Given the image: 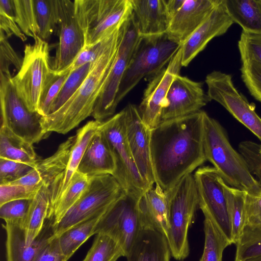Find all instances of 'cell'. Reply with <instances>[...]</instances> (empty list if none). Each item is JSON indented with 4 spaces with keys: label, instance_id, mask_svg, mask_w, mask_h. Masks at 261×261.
<instances>
[{
    "label": "cell",
    "instance_id": "cell-10",
    "mask_svg": "<svg viewBox=\"0 0 261 261\" xmlns=\"http://www.w3.org/2000/svg\"><path fill=\"white\" fill-rule=\"evenodd\" d=\"M12 76H0L1 126L33 145L45 138L42 116L30 111L17 94L10 82Z\"/></svg>",
    "mask_w": 261,
    "mask_h": 261
},
{
    "label": "cell",
    "instance_id": "cell-53",
    "mask_svg": "<svg viewBox=\"0 0 261 261\" xmlns=\"http://www.w3.org/2000/svg\"><path fill=\"white\" fill-rule=\"evenodd\" d=\"M258 153H259V159H260V168H261V145L260 146V147L259 148Z\"/></svg>",
    "mask_w": 261,
    "mask_h": 261
},
{
    "label": "cell",
    "instance_id": "cell-13",
    "mask_svg": "<svg viewBox=\"0 0 261 261\" xmlns=\"http://www.w3.org/2000/svg\"><path fill=\"white\" fill-rule=\"evenodd\" d=\"M205 82L211 100L222 105L261 141V118L255 111V105L236 88L231 75L214 70L206 76Z\"/></svg>",
    "mask_w": 261,
    "mask_h": 261
},
{
    "label": "cell",
    "instance_id": "cell-21",
    "mask_svg": "<svg viewBox=\"0 0 261 261\" xmlns=\"http://www.w3.org/2000/svg\"><path fill=\"white\" fill-rule=\"evenodd\" d=\"M219 0H185L170 20L168 37L183 44L210 15Z\"/></svg>",
    "mask_w": 261,
    "mask_h": 261
},
{
    "label": "cell",
    "instance_id": "cell-28",
    "mask_svg": "<svg viewBox=\"0 0 261 261\" xmlns=\"http://www.w3.org/2000/svg\"><path fill=\"white\" fill-rule=\"evenodd\" d=\"M51 187L42 184L32 200L24 226L27 244H31L39 235L48 218L50 207Z\"/></svg>",
    "mask_w": 261,
    "mask_h": 261
},
{
    "label": "cell",
    "instance_id": "cell-18",
    "mask_svg": "<svg viewBox=\"0 0 261 261\" xmlns=\"http://www.w3.org/2000/svg\"><path fill=\"white\" fill-rule=\"evenodd\" d=\"M129 147L139 172L150 187L155 182L150 153L149 129L142 121L138 108L129 103L123 109Z\"/></svg>",
    "mask_w": 261,
    "mask_h": 261
},
{
    "label": "cell",
    "instance_id": "cell-9",
    "mask_svg": "<svg viewBox=\"0 0 261 261\" xmlns=\"http://www.w3.org/2000/svg\"><path fill=\"white\" fill-rule=\"evenodd\" d=\"M89 177V185L81 197L54 227L56 236L110 207L124 193L111 174Z\"/></svg>",
    "mask_w": 261,
    "mask_h": 261
},
{
    "label": "cell",
    "instance_id": "cell-45",
    "mask_svg": "<svg viewBox=\"0 0 261 261\" xmlns=\"http://www.w3.org/2000/svg\"><path fill=\"white\" fill-rule=\"evenodd\" d=\"M35 166L0 158V185H9L32 171Z\"/></svg>",
    "mask_w": 261,
    "mask_h": 261
},
{
    "label": "cell",
    "instance_id": "cell-30",
    "mask_svg": "<svg viewBox=\"0 0 261 261\" xmlns=\"http://www.w3.org/2000/svg\"><path fill=\"white\" fill-rule=\"evenodd\" d=\"M226 10L242 31L261 33V0H224Z\"/></svg>",
    "mask_w": 261,
    "mask_h": 261
},
{
    "label": "cell",
    "instance_id": "cell-20",
    "mask_svg": "<svg viewBox=\"0 0 261 261\" xmlns=\"http://www.w3.org/2000/svg\"><path fill=\"white\" fill-rule=\"evenodd\" d=\"M7 261H34L40 251L55 236L53 222L47 219L39 235L30 244L25 241L24 227L6 222Z\"/></svg>",
    "mask_w": 261,
    "mask_h": 261
},
{
    "label": "cell",
    "instance_id": "cell-14",
    "mask_svg": "<svg viewBox=\"0 0 261 261\" xmlns=\"http://www.w3.org/2000/svg\"><path fill=\"white\" fill-rule=\"evenodd\" d=\"M138 200L124 193L105 214L96 229V234H106L114 239L123 250L125 257L143 229Z\"/></svg>",
    "mask_w": 261,
    "mask_h": 261
},
{
    "label": "cell",
    "instance_id": "cell-22",
    "mask_svg": "<svg viewBox=\"0 0 261 261\" xmlns=\"http://www.w3.org/2000/svg\"><path fill=\"white\" fill-rule=\"evenodd\" d=\"M75 140V135L68 138L53 155L39 160L31 172L10 184L36 186L44 184L52 186L66 168Z\"/></svg>",
    "mask_w": 261,
    "mask_h": 261
},
{
    "label": "cell",
    "instance_id": "cell-34",
    "mask_svg": "<svg viewBox=\"0 0 261 261\" xmlns=\"http://www.w3.org/2000/svg\"><path fill=\"white\" fill-rule=\"evenodd\" d=\"M236 245L234 261L261 256V224H246Z\"/></svg>",
    "mask_w": 261,
    "mask_h": 261
},
{
    "label": "cell",
    "instance_id": "cell-24",
    "mask_svg": "<svg viewBox=\"0 0 261 261\" xmlns=\"http://www.w3.org/2000/svg\"><path fill=\"white\" fill-rule=\"evenodd\" d=\"M137 207L143 229H153L167 238L169 224L167 198L165 191L156 185L145 191L137 202Z\"/></svg>",
    "mask_w": 261,
    "mask_h": 261
},
{
    "label": "cell",
    "instance_id": "cell-51",
    "mask_svg": "<svg viewBox=\"0 0 261 261\" xmlns=\"http://www.w3.org/2000/svg\"><path fill=\"white\" fill-rule=\"evenodd\" d=\"M170 20L182 6L185 0H165Z\"/></svg>",
    "mask_w": 261,
    "mask_h": 261
},
{
    "label": "cell",
    "instance_id": "cell-6",
    "mask_svg": "<svg viewBox=\"0 0 261 261\" xmlns=\"http://www.w3.org/2000/svg\"><path fill=\"white\" fill-rule=\"evenodd\" d=\"M75 15L85 46L95 44L122 25L132 14L130 0H75Z\"/></svg>",
    "mask_w": 261,
    "mask_h": 261
},
{
    "label": "cell",
    "instance_id": "cell-47",
    "mask_svg": "<svg viewBox=\"0 0 261 261\" xmlns=\"http://www.w3.org/2000/svg\"><path fill=\"white\" fill-rule=\"evenodd\" d=\"M122 25L117 27L101 41L90 46H85L70 67L66 70H68L71 72L87 63L95 61L108 45L115 32Z\"/></svg>",
    "mask_w": 261,
    "mask_h": 261
},
{
    "label": "cell",
    "instance_id": "cell-38",
    "mask_svg": "<svg viewBox=\"0 0 261 261\" xmlns=\"http://www.w3.org/2000/svg\"><path fill=\"white\" fill-rule=\"evenodd\" d=\"M15 20L22 32L34 39L39 35L34 0H13Z\"/></svg>",
    "mask_w": 261,
    "mask_h": 261
},
{
    "label": "cell",
    "instance_id": "cell-16",
    "mask_svg": "<svg viewBox=\"0 0 261 261\" xmlns=\"http://www.w3.org/2000/svg\"><path fill=\"white\" fill-rule=\"evenodd\" d=\"M59 42L51 64L56 73L69 68L85 46L83 32L75 15L74 2L59 0Z\"/></svg>",
    "mask_w": 261,
    "mask_h": 261
},
{
    "label": "cell",
    "instance_id": "cell-52",
    "mask_svg": "<svg viewBox=\"0 0 261 261\" xmlns=\"http://www.w3.org/2000/svg\"><path fill=\"white\" fill-rule=\"evenodd\" d=\"M245 261H261V256L253 258H251Z\"/></svg>",
    "mask_w": 261,
    "mask_h": 261
},
{
    "label": "cell",
    "instance_id": "cell-43",
    "mask_svg": "<svg viewBox=\"0 0 261 261\" xmlns=\"http://www.w3.org/2000/svg\"><path fill=\"white\" fill-rule=\"evenodd\" d=\"M1 32L8 38L14 35L25 41L27 38L17 24L13 0H0Z\"/></svg>",
    "mask_w": 261,
    "mask_h": 261
},
{
    "label": "cell",
    "instance_id": "cell-50",
    "mask_svg": "<svg viewBox=\"0 0 261 261\" xmlns=\"http://www.w3.org/2000/svg\"><path fill=\"white\" fill-rule=\"evenodd\" d=\"M34 261H67L61 250L57 236L50 240Z\"/></svg>",
    "mask_w": 261,
    "mask_h": 261
},
{
    "label": "cell",
    "instance_id": "cell-11",
    "mask_svg": "<svg viewBox=\"0 0 261 261\" xmlns=\"http://www.w3.org/2000/svg\"><path fill=\"white\" fill-rule=\"evenodd\" d=\"M199 207L220 232L233 244L230 217L225 190L226 184L213 167L198 168L194 174Z\"/></svg>",
    "mask_w": 261,
    "mask_h": 261
},
{
    "label": "cell",
    "instance_id": "cell-25",
    "mask_svg": "<svg viewBox=\"0 0 261 261\" xmlns=\"http://www.w3.org/2000/svg\"><path fill=\"white\" fill-rule=\"evenodd\" d=\"M101 122L96 120L89 121L77 131L66 168L51 188L48 217L54 206L68 187L73 175L77 171L84 152L93 136L98 130Z\"/></svg>",
    "mask_w": 261,
    "mask_h": 261
},
{
    "label": "cell",
    "instance_id": "cell-26",
    "mask_svg": "<svg viewBox=\"0 0 261 261\" xmlns=\"http://www.w3.org/2000/svg\"><path fill=\"white\" fill-rule=\"evenodd\" d=\"M115 170L114 158L100 125L84 152L77 171L88 177H92L112 175Z\"/></svg>",
    "mask_w": 261,
    "mask_h": 261
},
{
    "label": "cell",
    "instance_id": "cell-31",
    "mask_svg": "<svg viewBox=\"0 0 261 261\" xmlns=\"http://www.w3.org/2000/svg\"><path fill=\"white\" fill-rule=\"evenodd\" d=\"M0 158L35 166L40 160L32 144L1 126Z\"/></svg>",
    "mask_w": 261,
    "mask_h": 261
},
{
    "label": "cell",
    "instance_id": "cell-39",
    "mask_svg": "<svg viewBox=\"0 0 261 261\" xmlns=\"http://www.w3.org/2000/svg\"><path fill=\"white\" fill-rule=\"evenodd\" d=\"M70 73L68 70L61 73H56L52 70L40 97L38 113L42 117L50 114L53 105Z\"/></svg>",
    "mask_w": 261,
    "mask_h": 261
},
{
    "label": "cell",
    "instance_id": "cell-49",
    "mask_svg": "<svg viewBox=\"0 0 261 261\" xmlns=\"http://www.w3.org/2000/svg\"><path fill=\"white\" fill-rule=\"evenodd\" d=\"M246 224H261V188L248 193L245 200Z\"/></svg>",
    "mask_w": 261,
    "mask_h": 261
},
{
    "label": "cell",
    "instance_id": "cell-17",
    "mask_svg": "<svg viewBox=\"0 0 261 261\" xmlns=\"http://www.w3.org/2000/svg\"><path fill=\"white\" fill-rule=\"evenodd\" d=\"M211 101L203 90L202 82L179 74L174 79L167 93L161 122L199 112Z\"/></svg>",
    "mask_w": 261,
    "mask_h": 261
},
{
    "label": "cell",
    "instance_id": "cell-2",
    "mask_svg": "<svg viewBox=\"0 0 261 261\" xmlns=\"http://www.w3.org/2000/svg\"><path fill=\"white\" fill-rule=\"evenodd\" d=\"M123 24L93 62L88 75L75 93L57 111L42 117L44 132L66 134L92 115L116 58L122 37Z\"/></svg>",
    "mask_w": 261,
    "mask_h": 261
},
{
    "label": "cell",
    "instance_id": "cell-32",
    "mask_svg": "<svg viewBox=\"0 0 261 261\" xmlns=\"http://www.w3.org/2000/svg\"><path fill=\"white\" fill-rule=\"evenodd\" d=\"M89 181V177L78 171L74 173L67 189L56 203L47 218L52 221L54 227L81 197Z\"/></svg>",
    "mask_w": 261,
    "mask_h": 261
},
{
    "label": "cell",
    "instance_id": "cell-8",
    "mask_svg": "<svg viewBox=\"0 0 261 261\" xmlns=\"http://www.w3.org/2000/svg\"><path fill=\"white\" fill-rule=\"evenodd\" d=\"M34 39V44L25 46L21 67L10 82L28 109L38 113L41 94L52 68L47 42L39 36Z\"/></svg>",
    "mask_w": 261,
    "mask_h": 261
},
{
    "label": "cell",
    "instance_id": "cell-27",
    "mask_svg": "<svg viewBox=\"0 0 261 261\" xmlns=\"http://www.w3.org/2000/svg\"><path fill=\"white\" fill-rule=\"evenodd\" d=\"M170 254L165 236L156 230L144 229L126 257L127 261H170Z\"/></svg>",
    "mask_w": 261,
    "mask_h": 261
},
{
    "label": "cell",
    "instance_id": "cell-1",
    "mask_svg": "<svg viewBox=\"0 0 261 261\" xmlns=\"http://www.w3.org/2000/svg\"><path fill=\"white\" fill-rule=\"evenodd\" d=\"M203 112L161 122L150 129L151 159L156 185L172 188L206 161Z\"/></svg>",
    "mask_w": 261,
    "mask_h": 261
},
{
    "label": "cell",
    "instance_id": "cell-15",
    "mask_svg": "<svg viewBox=\"0 0 261 261\" xmlns=\"http://www.w3.org/2000/svg\"><path fill=\"white\" fill-rule=\"evenodd\" d=\"M181 46L169 63L150 77L142 101L138 107L146 126L151 129L161 122V115L169 88L181 68Z\"/></svg>",
    "mask_w": 261,
    "mask_h": 261
},
{
    "label": "cell",
    "instance_id": "cell-29",
    "mask_svg": "<svg viewBox=\"0 0 261 261\" xmlns=\"http://www.w3.org/2000/svg\"><path fill=\"white\" fill-rule=\"evenodd\" d=\"M111 206L73 226L57 237L67 260L88 238L96 234L97 224Z\"/></svg>",
    "mask_w": 261,
    "mask_h": 261
},
{
    "label": "cell",
    "instance_id": "cell-48",
    "mask_svg": "<svg viewBox=\"0 0 261 261\" xmlns=\"http://www.w3.org/2000/svg\"><path fill=\"white\" fill-rule=\"evenodd\" d=\"M0 42V73L1 75L12 76L9 70L10 66L13 65L19 71L22 65L23 58H20L8 41V38L2 32H1Z\"/></svg>",
    "mask_w": 261,
    "mask_h": 261
},
{
    "label": "cell",
    "instance_id": "cell-33",
    "mask_svg": "<svg viewBox=\"0 0 261 261\" xmlns=\"http://www.w3.org/2000/svg\"><path fill=\"white\" fill-rule=\"evenodd\" d=\"M225 190L229 207L233 244L237 243L246 224L245 200L247 192L226 184Z\"/></svg>",
    "mask_w": 261,
    "mask_h": 261
},
{
    "label": "cell",
    "instance_id": "cell-5",
    "mask_svg": "<svg viewBox=\"0 0 261 261\" xmlns=\"http://www.w3.org/2000/svg\"><path fill=\"white\" fill-rule=\"evenodd\" d=\"M180 46L167 33L140 37L120 84L116 104L143 78L150 77L165 67Z\"/></svg>",
    "mask_w": 261,
    "mask_h": 261
},
{
    "label": "cell",
    "instance_id": "cell-23",
    "mask_svg": "<svg viewBox=\"0 0 261 261\" xmlns=\"http://www.w3.org/2000/svg\"><path fill=\"white\" fill-rule=\"evenodd\" d=\"M132 16L140 37L167 33L170 18L165 0H130Z\"/></svg>",
    "mask_w": 261,
    "mask_h": 261
},
{
    "label": "cell",
    "instance_id": "cell-40",
    "mask_svg": "<svg viewBox=\"0 0 261 261\" xmlns=\"http://www.w3.org/2000/svg\"><path fill=\"white\" fill-rule=\"evenodd\" d=\"M93 63H87L70 72L53 105L50 114L59 110L75 93L88 75Z\"/></svg>",
    "mask_w": 261,
    "mask_h": 261
},
{
    "label": "cell",
    "instance_id": "cell-46",
    "mask_svg": "<svg viewBox=\"0 0 261 261\" xmlns=\"http://www.w3.org/2000/svg\"><path fill=\"white\" fill-rule=\"evenodd\" d=\"M42 185L36 186L11 184L0 185V205L11 201L33 199Z\"/></svg>",
    "mask_w": 261,
    "mask_h": 261
},
{
    "label": "cell",
    "instance_id": "cell-37",
    "mask_svg": "<svg viewBox=\"0 0 261 261\" xmlns=\"http://www.w3.org/2000/svg\"><path fill=\"white\" fill-rule=\"evenodd\" d=\"M121 256L125 253L119 245L110 237L98 233L83 261H116Z\"/></svg>",
    "mask_w": 261,
    "mask_h": 261
},
{
    "label": "cell",
    "instance_id": "cell-7",
    "mask_svg": "<svg viewBox=\"0 0 261 261\" xmlns=\"http://www.w3.org/2000/svg\"><path fill=\"white\" fill-rule=\"evenodd\" d=\"M100 127L115 162L112 175L126 194L138 200L152 187L142 179L134 160L127 140L123 110L102 121Z\"/></svg>",
    "mask_w": 261,
    "mask_h": 261
},
{
    "label": "cell",
    "instance_id": "cell-4",
    "mask_svg": "<svg viewBox=\"0 0 261 261\" xmlns=\"http://www.w3.org/2000/svg\"><path fill=\"white\" fill-rule=\"evenodd\" d=\"M168 210L169 229L166 238L172 256L182 260L189 254L188 229L199 207L194 174H187L172 188L165 191Z\"/></svg>",
    "mask_w": 261,
    "mask_h": 261
},
{
    "label": "cell",
    "instance_id": "cell-19",
    "mask_svg": "<svg viewBox=\"0 0 261 261\" xmlns=\"http://www.w3.org/2000/svg\"><path fill=\"white\" fill-rule=\"evenodd\" d=\"M233 23L224 0H219L210 15L181 45L182 66H187L210 41L225 34Z\"/></svg>",
    "mask_w": 261,
    "mask_h": 261
},
{
    "label": "cell",
    "instance_id": "cell-41",
    "mask_svg": "<svg viewBox=\"0 0 261 261\" xmlns=\"http://www.w3.org/2000/svg\"><path fill=\"white\" fill-rule=\"evenodd\" d=\"M241 63L242 80L251 95L261 102V63L254 60Z\"/></svg>",
    "mask_w": 261,
    "mask_h": 261
},
{
    "label": "cell",
    "instance_id": "cell-42",
    "mask_svg": "<svg viewBox=\"0 0 261 261\" xmlns=\"http://www.w3.org/2000/svg\"><path fill=\"white\" fill-rule=\"evenodd\" d=\"M238 46L241 62L254 60L261 63V33L242 31Z\"/></svg>",
    "mask_w": 261,
    "mask_h": 261
},
{
    "label": "cell",
    "instance_id": "cell-36",
    "mask_svg": "<svg viewBox=\"0 0 261 261\" xmlns=\"http://www.w3.org/2000/svg\"><path fill=\"white\" fill-rule=\"evenodd\" d=\"M204 246L200 261H222V254L230 242L207 218L204 220Z\"/></svg>",
    "mask_w": 261,
    "mask_h": 261
},
{
    "label": "cell",
    "instance_id": "cell-35",
    "mask_svg": "<svg viewBox=\"0 0 261 261\" xmlns=\"http://www.w3.org/2000/svg\"><path fill=\"white\" fill-rule=\"evenodd\" d=\"M39 35L45 40L53 34L60 19L59 0H34Z\"/></svg>",
    "mask_w": 261,
    "mask_h": 261
},
{
    "label": "cell",
    "instance_id": "cell-12",
    "mask_svg": "<svg viewBox=\"0 0 261 261\" xmlns=\"http://www.w3.org/2000/svg\"><path fill=\"white\" fill-rule=\"evenodd\" d=\"M140 38L131 14L123 24L116 58L92 114L95 120L102 122L113 116L117 106L116 97L120 84Z\"/></svg>",
    "mask_w": 261,
    "mask_h": 261
},
{
    "label": "cell",
    "instance_id": "cell-44",
    "mask_svg": "<svg viewBox=\"0 0 261 261\" xmlns=\"http://www.w3.org/2000/svg\"><path fill=\"white\" fill-rule=\"evenodd\" d=\"M32 200L11 201L0 205V217L5 222L19 224L24 227Z\"/></svg>",
    "mask_w": 261,
    "mask_h": 261
},
{
    "label": "cell",
    "instance_id": "cell-3",
    "mask_svg": "<svg viewBox=\"0 0 261 261\" xmlns=\"http://www.w3.org/2000/svg\"><path fill=\"white\" fill-rule=\"evenodd\" d=\"M203 148L209 161L226 184L254 193L261 188L252 175L247 162L231 145L226 132L215 119L203 112Z\"/></svg>",
    "mask_w": 261,
    "mask_h": 261
}]
</instances>
